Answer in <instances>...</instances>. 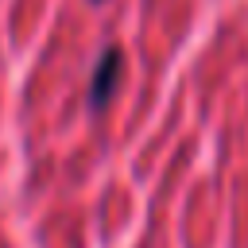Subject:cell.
Segmentation results:
<instances>
[{"instance_id":"1","label":"cell","mask_w":248,"mask_h":248,"mask_svg":"<svg viewBox=\"0 0 248 248\" xmlns=\"http://www.w3.org/2000/svg\"><path fill=\"white\" fill-rule=\"evenodd\" d=\"M120 74H124V54H120L116 46H108V50L101 54L97 70H93V81H89V105H93V108H105V105H108V97H112L116 85H120Z\"/></svg>"}]
</instances>
